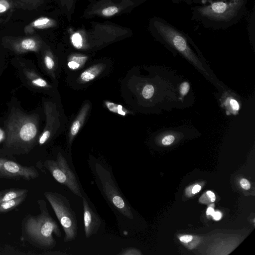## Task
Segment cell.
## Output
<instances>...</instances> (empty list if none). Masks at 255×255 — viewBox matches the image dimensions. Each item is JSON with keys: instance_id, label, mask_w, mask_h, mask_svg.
Masks as SVG:
<instances>
[{"instance_id": "obj_1", "label": "cell", "mask_w": 255, "mask_h": 255, "mask_svg": "<svg viewBox=\"0 0 255 255\" xmlns=\"http://www.w3.org/2000/svg\"><path fill=\"white\" fill-rule=\"evenodd\" d=\"M247 2L248 0H202L191 7L192 19L207 28H227L243 17Z\"/></svg>"}, {"instance_id": "obj_2", "label": "cell", "mask_w": 255, "mask_h": 255, "mask_svg": "<svg viewBox=\"0 0 255 255\" xmlns=\"http://www.w3.org/2000/svg\"><path fill=\"white\" fill-rule=\"evenodd\" d=\"M6 124L5 141L9 155L29 152L34 146L38 133L37 118L18 109H12Z\"/></svg>"}, {"instance_id": "obj_3", "label": "cell", "mask_w": 255, "mask_h": 255, "mask_svg": "<svg viewBox=\"0 0 255 255\" xmlns=\"http://www.w3.org/2000/svg\"><path fill=\"white\" fill-rule=\"evenodd\" d=\"M40 213L37 215H27L22 222V232L28 241L43 249H52L56 246L54 233L62 236L59 227L52 218L44 200L37 201Z\"/></svg>"}, {"instance_id": "obj_4", "label": "cell", "mask_w": 255, "mask_h": 255, "mask_svg": "<svg viewBox=\"0 0 255 255\" xmlns=\"http://www.w3.org/2000/svg\"><path fill=\"white\" fill-rule=\"evenodd\" d=\"M150 29L157 39L178 52L204 75L209 76L204 65L192 50L190 44L192 41L188 35L160 17L151 19Z\"/></svg>"}, {"instance_id": "obj_5", "label": "cell", "mask_w": 255, "mask_h": 255, "mask_svg": "<svg viewBox=\"0 0 255 255\" xmlns=\"http://www.w3.org/2000/svg\"><path fill=\"white\" fill-rule=\"evenodd\" d=\"M44 195L63 228L64 241L69 242L75 240L78 234V222L69 200L62 194L51 191H45Z\"/></svg>"}, {"instance_id": "obj_6", "label": "cell", "mask_w": 255, "mask_h": 255, "mask_svg": "<svg viewBox=\"0 0 255 255\" xmlns=\"http://www.w3.org/2000/svg\"><path fill=\"white\" fill-rule=\"evenodd\" d=\"M94 169L97 179L106 199L121 214L132 219L131 208L119 190L110 172L99 163L95 164Z\"/></svg>"}, {"instance_id": "obj_7", "label": "cell", "mask_w": 255, "mask_h": 255, "mask_svg": "<svg viewBox=\"0 0 255 255\" xmlns=\"http://www.w3.org/2000/svg\"><path fill=\"white\" fill-rule=\"evenodd\" d=\"M44 166L57 182L65 186L75 195L82 198L80 187L76 176L66 158L60 153L57 154L56 160H46Z\"/></svg>"}, {"instance_id": "obj_8", "label": "cell", "mask_w": 255, "mask_h": 255, "mask_svg": "<svg viewBox=\"0 0 255 255\" xmlns=\"http://www.w3.org/2000/svg\"><path fill=\"white\" fill-rule=\"evenodd\" d=\"M39 174L33 166H23L12 160L0 157V178L30 181Z\"/></svg>"}, {"instance_id": "obj_9", "label": "cell", "mask_w": 255, "mask_h": 255, "mask_svg": "<svg viewBox=\"0 0 255 255\" xmlns=\"http://www.w3.org/2000/svg\"><path fill=\"white\" fill-rule=\"evenodd\" d=\"M1 42L4 47L18 54L38 52L42 46V40L37 35L5 36L2 38Z\"/></svg>"}, {"instance_id": "obj_10", "label": "cell", "mask_w": 255, "mask_h": 255, "mask_svg": "<svg viewBox=\"0 0 255 255\" xmlns=\"http://www.w3.org/2000/svg\"><path fill=\"white\" fill-rule=\"evenodd\" d=\"M133 4L130 0H122L120 2H115L112 0H101L87 9L86 15L111 17L124 11Z\"/></svg>"}, {"instance_id": "obj_11", "label": "cell", "mask_w": 255, "mask_h": 255, "mask_svg": "<svg viewBox=\"0 0 255 255\" xmlns=\"http://www.w3.org/2000/svg\"><path fill=\"white\" fill-rule=\"evenodd\" d=\"M83 206L84 226L85 237L87 238L96 234L101 224L98 214L90 207L86 199L82 197Z\"/></svg>"}, {"instance_id": "obj_12", "label": "cell", "mask_w": 255, "mask_h": 255, "mask_svg": "<svg viewBox=\"0 0 255 255\" xmlns=\"http://www.w3.org/2000/svg\"><path fill=\"white\" fill-rule=\"evenodd\" d=\"M56 25V22L54 19L42 16L34 20L26 25L24 28V32L26 35H31L35 30L49 28Z\"/></svg>"}, {"instance_id": "obj_13", "label": "cell", "mask_w": 255, "mask_h": 255, "mask_svg": "<svg viewBox=\"0 0 255 255\" xmlns=\"http://www.w3.org/2000/svg\"><path fill=\"white\" fill-rule=\"evenodd\" d=\"M221 98V105L225 109L227 115H237L240 110L241 104L235 95L226 92Z\"/></svg>"}, {"instance_id": "obj_14", "label": "cell", "mask_w": 255, "mask_h": 255, "mask_svg": "<svg viewBox=\"0 0 255 255\" xmlns=\"http://www.w3.org/2000/svg\"><path fill=\"white\" fill-rule=\"evenodd\" d=\"M89 107L90 106L88 103L85 104L80 111L77 118L73 122L70 128V131L69 133L70 144H71V142L74 137L78 133L79 130H80L81 127H82L86 118V116L87 114Z\"/></svg>"}, {"instance_id": "obj_15", "label": "cell", "mask_w": 255, "mask_h": 255, "mask_svg": "<svg viewBox=\"0 0 255 255\" xmlns=\"http://www.w3.org/2000/svg\"><path fill=\"white\" fill-rule=\"evenodd\" d=\"M23 71L26 79L31 85L41 88L49 87L47 82L32 69L24 68Z\"/></svg>"}, {"instance_id": "obj_16", "label": "cell", "mask_w": 255, "mask_h": 255, "mask_svg": "<svg viewBox=\"0 0 255 255\" xmlns=\"http://www.w3.org/2000/svg\"><path fill=\"white\" fill-rule=\"evenodd\" d=\"M28 190L20 188H9L0 191V203L18 197L28 193Z\"/></svg>"}, {"instance_id": "obj_17", "label": "cell", "mask_w": 255, "mask_h": 255, "mask_svg": "<svg viewBox=\"0 0 255 255\" xmlns=\"http://www.w3.org/2000/svg\"><path fill=\"white\" fill-rule=\"evenodd\" d=\"M104 64H99L93 65L83 72L80 79L83 82H87L94 79L103 70Z\"/></svg>"}, {"instance_id": "obj_18", "label": "cell", "mask_w": 255, "mask_h": 255, "mask_svg": "<svg viewBox=\"0 0 255 255\" xmlns=\"http://www.w3.org/2000/svg\"><path fill=\"white\" fill-rule=\"evenodd\" d=\"M28 194L14 199L0 203V213L9 212L20 205L26 199Z\"/></svg>"}, {"instance_id": "obj_19", "label": "cell", "mask_w": 255, "mask_h": 255, "mask_svg": "<svg viewBox=\"0 0 255 255\" xmlns=\"http://www.w3.org/2000/svg\"><path fill=\"white\" fill-rule=\"evenodd\" d=\"M45 0H13L15 8L32 10L37 8Z\"/></svg>"}, {"instance_id": "obj_20", "label": "cell", "mask_w": 255, "mask_h": 255, "mask_svg": "<svg viewBox=\"0 0 255 255\" xmlns=\"http://www.w3.org/2000/svg\"><path fill=\"white\" fill-rule=\"evenodd\" d=\"M88 57L84 55L76 54L71 56L68 62V67L72 70H76L83 65Z\"/></svg>"}, {"instance_id": "obj_21", "label": "cell", "mask_w": 255, "mask_h": 255, "mask_svg": "<svg viewBox=\"0 0 255 255\" xmlns=\"http://www.w3.org/2000/svg\"><path fill=\"white\" fill-rule=\"evenodd\" d=\"M105 103L109 110L113 113L123 116L127 115L128 113V111L121 105L116 104L109 101H105Z\"/></svg>"}, {"instance_id": "obj_22", "label": "cell", "mask_w": 255, "mask_h": 255, "mask_svg": "<svg viewBox=\"0 0 255 255\" xmlns=\"http://www.w3.org/2000/svg\"><path fill=\"white\" fill-rule=\"evenodd\" d=\"M43 62L46 69L48 71H52L55 66V61L51 52L49 50L45 51L43 55Z\"/></svg>"}, {"instance_id": "obj_23", "label": "cell", "mask_w": 255, "mask_h": 255, "mask_svg": "<svg viewBox=\"0 0 255 255\" xmlns=\"http://www.w3.org/2000/svg\"><path fill=\"white\" fill-rule=\"evenodd\" d=\"M15 8L13 0H0V15Z\"/></svg>"}, {"instance_id": "obj_24", "label": "cell", "mask_w": 255, "mask_h": 255, "mask_svg": "<svg viewBox=\"0 0 255 255\" xmlns=\"http://www.w3.org/2000/svg\"><path fill=\"white\" fill-rule=\"evenodd\" d=\"M154 93V87L150 84H147L144 86L142 91V95L145 99H150Z\"/></svg>"}, {"instance_id": "obj_25", "label": "cell", "mask_w": 255, "mask_h": 255, "mask_svg": "<svg viewBox=\"0 0 255 255\" xmlns=\"http://www.w3.org/2000/svg\"><path fill=\"white\" fill-rule=\"evenodd\" d=\"M72 42L74 47L80 49L83 46V40L82 35L78 32L74 33L71 38Z\"/></svg>"}, {"instance_id": "obj_26", "label": "cell", "mask_w": 255, "mask_h": 255, "mask_svg": "<svg viewBox=\"0 0 255 255\" xmlns=\"http://www.w3.org/2000/svg\"><path fill=\"white\" fill-rule=\"evenodd\" d=\"M190 88L189 83L187 81L182 82L179 86L180 99L182 100L188 93Z\"/></svg>"}, {"instance_id": "obj_27", "label": "cell", "mask_w": 255, "mask_h": 255, "mask_svg": "<svg viewBox=\"0 0 255 255\" xmlns=\"http://www.w3.org/2000/svg\"><path fill=\"white\" fill-rule=\"evenodd\" d=\"M175 139V136L172 133H167L163 135L161 139V143L164 145H168L172 143Z\"/></svg>"}, {"instance_id": "obj_28", "label": "cell", "mask_w": 255, "mask_h": 255, "mask_svg": "<svg viewBox=\"0 0 255 255\" xmlns=\"http://www.w3.org/2000/svg\"><path fill=\"white\" fill-rule=\"evenodd\" d=\"M119 255H139L141 253L137 249L134 248H127L122 250L118 254Z\"/></svg>"}, {"instance_id": "obj_29", "label": "cell", "mask_w": 255, "mask_h": 255, "mask_svg": "<svg viewBox=\"0 0 255 255\" xmlns=\"http://www.w3.org/2000/svg\"><path fill=\"white\" fill-rule=\"evenodd\" d=\"M174 3H179L183 2L188 5L191 4H200L202 0H171Z\"/></svg>"}, {"instance_id": "obj_30", "label": "cell", "mask_w": 255, "mask_h": 255, "mask_svg": "<svg viewBox=\"0 0 255 255\" xmlns=\"http://www.w3.org/2000/svg\"><path fill=\"white\" fill-rule=\"evenodd\" d=\"M240 184L241 187L245 190H248L251 187V184L249 181L244 178L241 180Z\"/></svg>"}, {"instance_id": "obj_31", "label": "cell", "mask_w": 255, "mask_h": 255, "mask_svg": "<svg viewBox=\"0 0 255 255\" xmlns=\"http://www.w3.org/2000/svg\"><path fill=\"white\" fill-rule=\"evenodd\" d=\"M193 237L191 235H185L180 238V240L183 243H188L192 241Z\"/></svg>"}, {"instance_id": "obj_32", "label": "cell", "mask_w": 255, "mask_h": 255, "mask_svg": "<svg viewBox=\"0 0 255 255\" xmlns=\"http://www.w3.org/2000/svg\"><path fill=\"white\" fill-rule=\"evenodd\" d=\"M207 194L208 195L211 202H213L215 201L216 197L213 192L211 191H208L207 192Z\"/></svg>"}, {"instance_id": "obj_33", "label": "cell", "mask_w": 255, "mask_h": 255, "mask_svg": "<svg viewBox=\"0 0 255 255\" xmlns=\"http://www.w3.org/2000/svg\"><path fill=\"white\" fill-rule=\"evenodd\" d=\"M74 0H65V5L68 9H70L74 2Z\"/></svg>"}, {"instance_id": "obj_34", "label": "cell", "mask_w": 255, "mask_h": 255, "mask_svg": "<svg viewBox=\"0 0 255 255\" xmlns=\"http://www.w3.org/2000/svg\"><path fill=\"white\" fill-rule=\"evenodd\" d=\"M212 216L213 217L214 220H219L222 217V215L219 212H215Z\"/></svg>"}, {"instance_id": "obj_35", "label": "cell", "mask_w": 255, "mask_h": 255, "mask_svg": "<svg viewBox=\"0 0 255 255\" xmlns=\"http://www.w3.org/2000/svg\"><path fill=\"white\" fill-rule=\"evenodd\" d=\"M201 189V187L200 185H196L193 187V188L192 190V193L193 194L197 193L199 192Z\"/></svg>"}, {"instance_id": "obj_36", "label": "cell", "mask_w": 255, "mask_h": 255, "mask_svg": "<svg viewBox=\"0 0 255 255\" xmlns=\"http://www.w3.org/2000/svg\"><path fill=\"white\" fill-rule=\"evenodd\" d=\"M214 212H215V211H214V210L213 209V208H212L211 207H209L207 210L206 214L207 215H212V216Z\"/></svg>"}, {"instance_id": "obj_37", "label": "cell", "mask_w": 255, "mask_h": 255, "mask_svg": "<svg viewBox=\"0 0 255 255\" xmlns=\"http://www.w3.org/2000/svg\"><path fill=\"white\" fill-rule=\"evenodd\" d=\"M62 6L65 4V0H59Z\"/></svg>"}]
</instances>
